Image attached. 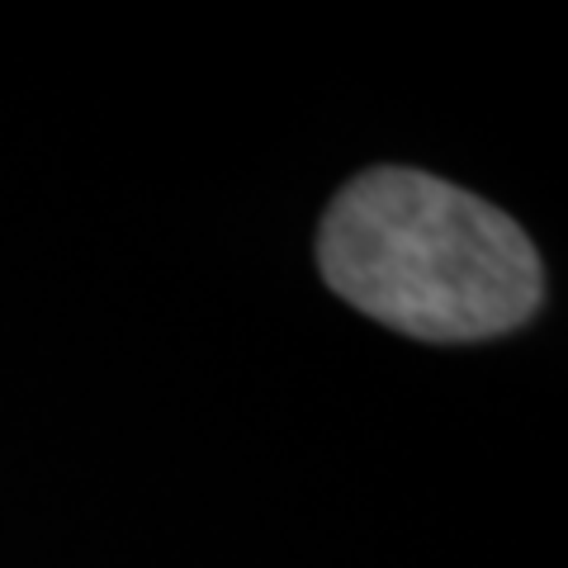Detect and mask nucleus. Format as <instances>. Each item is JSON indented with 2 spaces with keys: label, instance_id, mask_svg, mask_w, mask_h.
Instances as JSON below:
<instances>
[{
  "label": "nucleus",
  "instance_id": "obj_1",
  "mask_svg": "<svg viewBox=\"0 0 568 568\" xmlns=\"http://www.w3.org/2000/svg\"><path fill=\"white\" fill-rule=\"evenodd\" d=\"M317 265L351 308L417 342H488L545 304L526 227L417 166L346 181L323 213Z\"/></svg>",
  "mask_w": 568,
  "mask_h": 568
}]
</instances>
